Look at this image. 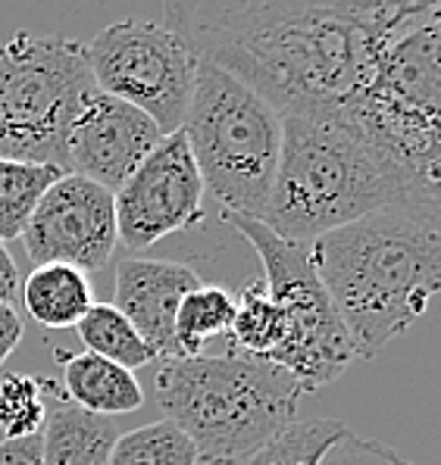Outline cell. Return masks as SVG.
I'll use <instances>...</instances> for the list:
<instances>
[{
    "instance_id": "1",
    "label": "cell",
    "mask_w": 441,
    "mask_h": 465,
    "mask_svg": "<svg viewBox=\"0 0 441 465\" xmlns=\"http://www.w3.org/2000/svg\"><path fill=\"white\" fill-rule=\"evenodd\" d=\"M419 4H169L163 25L197 60L226 69L279 116L345 110L369 84L379 50Z\"/></svg>"
},
{
    "instance_id": "2",
    "label": "cell",
    "mask_w": 441,
    "mask_h": 465,
    "mask_svg": "<svg viewBox=\"0 0 441 465\" xmlns=\"http://www.w3.org/2000/svg\"><path fill=\"white\" fill-rule=\"evenodd\" d=\"M310 262L345 322L354 360L426 316L441 284V200L373 213L307 244Z\"/></svg>"
},
{
    "instance_id": "3",
    "label": "cell",
    "mask_w": 441,
    "mask_h": 465,
    "mask_svg": "<svg viewBox=\"0 0 441 465\" xmlns=\"http://www.w3.org/2000/svg\"><path fill=\"white\" fill-rule=\"evenodd\" d=\"M432 197H438V182L401 166L341 110L288 113L260 222L282 241L310 244L373 213Z\"/></svg>"
},
{
    "instance_id": "4",
    "label": "cell",
    "mask_w": 441,
    "mask_h": 465,
    "mask_svg": "<svg viewBox=\"0 0 441 465\" xmlns=\"http://www.w3.org/2000/svg\"><path fill=\"white\" fill-rule=\"evenodd\" d=\"M154 384L160 410L204 465L251 460L295 425L304 397L286 369L241 353L163 360Z\"/></svg>"
},
{
    "instance_id": "5",
    "label": "cell",
    "mask_w": 441,
    "mask_h": 465,
    "mask_svg": "<svg viewBox=\"0 0 441 465\" xmlns=\"http://www.w3.org/2000/svg\"><path fill=\"white\" fill-rule=\"evenodd\" d=\"M179 132L226 213L263 219L282 150V116L226 69L197 60Z\"/></svg>"
},
{
    "instance_id": "6",
    "label": "cell",
    "mask_w": 441,
    "mask_h": 465,
    "mask_svg": "<svg viewBox=\"0 0 441 465\" xmlns=\"http://www.w3.org/2000/svg\"><path fill=\"white\" fill-rule=\"evenodd\" d=\"M438 100L441 4L419 0L379 50L369 84L341 113L401 166L438 182Z\"/></svg>"
},
{
    "instance_id": "7",
    "label": "cell",
    "mask_w": 441,
    "mask_h": 465,
    "mask_svg": "<svg viewBox=\"0 0 441 465\" xmlns=\"http://www.w3.org/2000/svg\"><path fill=\"white\" fill-rule=\"evenodd\" d=\"M97 94L85 45L63 35L16 32L0 45V160L63 172V144Z\"/></svg>"
},
{
    "instance_id": "8",
    "label": "cell",
    "mask_w": 441,
    "mask_h": 465,
    "mask_svg": "<svg viewBox=\"0 0 441 465\" xmlns=\"http://www.w3.org/2000/svg\"><path fill=\"white\" fill-rule=\"evenodd\" d=\"M223 219L260 256L266 294L286 316V343L269 362L286 369L301 393H313L345 375L354 362L351 338L313 269L307 244L282 241L257 219L232 213H223Z\"/></svg>"
},
{
    "instance_id": "9",
    "label": "cell",
    "mask_w": 441,
    "mask_h": 465,
    "mask_svg": "<svg viewBox=\"0 0 441 465\" xmlns=\"http://www.w3.org/2000/svg\"><path fill=\"white\" fill-rule=\"evenodd\" d=\"M97 91L151 116L163 134L179 132L195 88L197 56L179 35L151 19H119L85 45Z\"/></svg>"
},
{
    "instance_id": "10",
    "label": "cell",
    "mask_w": 441,
    "mask_h": 465,
    "mask_svg": "<svg viewBox=\"0 0 441 465\" xmlns=\"http://www.w3.org/2000/svg\"><path fill=\"white\" fill-rule=\"evenodd\" d=\"M204 191L185 134H166L113 194L116 238L129 250H151L166 234L191 232L207 216Z\"/></svg>"
},
{
    "instance_id": "11",
    "label": "cell",
    "mask_w": 441,
    "mask_h": 465,
    "mask_svg": "<svg viewBox=\"0 0 441 465\" xmlns=\"http://www.w3.org/2000/svg\"><path fill=\"white\" fill-rule=\"evenodd\" d=\"M19 238L32 266L63 262L85 275L101 272L116 247L113 194L88 178L63 172L41 194Z\"/></svg>"
},
{
    "instance_id": "12",
    "label": "cell",
    "mask_w": 441,
    "mask_h": 465,
    "mask_svg": "<svg viewBox=\"0 0 441 465\" xmlns=\"http://www.w3.org/2000/svg\"><path fill=\"white\" fill-rule=\"evenodd\" d=\"M166 134L151 116L110 94H91L63 144V172L82 175L116 194L125 178Z\"/></svg>"
},
{
    "instance_id": "13",
    "label": "cell",
    "mask_w": 441,
    "mask_h": 465,
    "mask_svg": "<svg viewBox=\"0 0 441 465\" xmlns=\"http://www.w3.org/2000/svg\"><path fill=\"white\" fill-rule=\"evenodd\" d=\"M197 284H204L201 275L185 262L129 256L116 262L113 306L132 322L154 360H182L175 347V312Z\"/></svg>"
},
{
    "instance_id": "14",
    "label": "cell",
    "mask_w": 441,
    "mask_h": 465,
    "mask_svg": "<svg viewBox=\"0 0 441 465\" xmlns=\"http://www.w3.org/2000/svg\"><path fill=\"white\" fill-rule=\"evenodd\" d=\"M56 362L63 366V388H66L63 397H69V403L91 416H125L145 403L138 378L116 362L101 360L88 350L75 356L56 353Z\"/></svg>"
},
{
    "instance_id": "15",
    "label": "cell",
    "mask_w": 441,
    "mask_h": 465,
    "mask_svg": "<svg viewBox=\"0 0 441 465\" xmlns=\"http://www.w3.org/2000/svg\"><path fill=\"white\" fill-rule=\"evenodd\" d=\"M116 428L110 419L78 410L66 397L41 428V465H110Z\"/></svg>"
},
{
    "instance_id": "16",
    "label": "cell",
    "mask_w": 441,
    "mask_h": 465,
    "mask_svg": "<svg viewBox=\"0 0 441 465\" xmlns=\"http://www.w3.org/2000/svg\"><path fill=\"white\" fill-rule=\"evenodd\" d=\"M19 294L28 316L45 328H75L85 312L97 303L88 275L63 262L35 266Z\"/></svg>"
},
{
    "instance_id": "17",
    "label": "cell",
    "mask_w": 441,
    "mask_h": 465,
    "mask_svg": "<svg viewBox=\"0 0 441 465\" xmlns=\"http://www.w3.org/2000/svg\"><path fill=\"white\" fill-rule=\"evenodd\" d=\"M226 338H229V353L266 362L286 343V316H282L279 303L266 294L263 282H251L235 297V319Z\"/></svg>"
},
{
    "instance_id": "18",
    "label": "cell",
    "mask_w": 441,
    "mask_h": 465,
    "mask_svg": "<svg viewBox=\"0 0 441 465\" xmlns=\"http://www.w3.org/2000/svg\"><path fill=\"white\" fill-rule=\"evenodd\" d=\"M85 350L101 360H110L123 369H141L154 360L151 347L141 341V334L132 328V322L123 316L113 303H95L75 325Z\"/></svg>"
},
{
    "instance_id": "19",
    "label": "cell",
    "mask_w": 441,
    "mask_h": 465,
    "mask_svg": "<svg viewBox=\"0 0 441 465\" xmlns=\"http://www.w3.org/2000/svg\"><path fill=\"white\" fill-rule=\"evenodd\" d=\"M235 319V294L219 284H197L182 297L175 312V347L182 356H197L213 338H226Z\"/></svg>"
},
{
    "instance_id": "20",
    "label": "cell",
    "mask_w": 441,
    "mask_h": 465,
    "mask_svg": "<svg viewBox=\"0 0 441 465\" xmlns=\"http://www.w3.org/2000/svg\"><path fill=\"white\" fill-rule=\"evenodd\" d=\"M56 166L0 160V241H16L41 194L60 178Z\"/></svg>"
},
{
    "instance_id": "21",
    "label": "cell",
    "mask_w": 441,
    "mask_h": 465,
    "mask_svg": "<svg viewBox=\"0 0 441 465\" xmlns=\"http://www.w3.org/2000/svg\"><path fill=\"white\" fill-rule=\"evenodd\" d=\"M110 465H197V453L179 428L163 419L116 438Z\"/></svg>"
},
{
    "instance_id": "22",
    "label": "cell",
    "mask_w": 441,
    "mask_h": 465,
    "mask_svg": "<svg viewBox=\"0 0 441 465\" xmlns=\"http://www.w3.org/2000/svg\"><path fill=\"white\" fill-rule=\"evenodd\" d=\"M345 431L347 425H341L338 419L295 421L241 465H319L326 450Z\"/></svg>"
},
{
    "instance_id": "23",
    "label": "cell",
    "mask_w": 441,
    "mask_h": 465,
    "mask_svg": "<svg viewBox=\"0 0 441 465\" xmlns=\"http://www.w3.org/2000/svg\"><path fill=\"white\" fill-rule=\"evenodd\" d=\"M45 381L23 371L0 378V431L4 438H32L45 428Z\"/></svg>"
},
{
    "instance_id": "24",
    "label": "cell",
    "mask_w": 441,
    "mask_h": 465,
    "mask_svg": "<svg viewBox=\"0 0 441 465\" xmlns=\"http://www.w3.org/2000/svg\"><path fill=\"white\" fill-rule=\"evenodd\" d=\"M319 465H416V462L404 460L388 443L360 438V434H354L351 428H347V431L326 450Z\"/></svg>"
},
{
    "instance_id": "25",
    "label": "cell",
    "mask_w": 441,
    "mask_h": 465,
    "mask_svg": "<svg viewBox=\"0 0 441 465\" xmlns=\"http://www.w3.org/2000/svg\"><path fill=\"white\" fill-rule=\"evenodd\" d=\"M0 465H41V434L0 440Z\"/></svg>"
},
{
    "instance_id": "26",
    "label": "cell",
    "mask_w": 441,
    "mask_h": 465,
    "mask_svg": "<svg viewBox=\"0 0 441 465\" xmlns=\"http://www.w3.org/2000/svg\"><path fill=\"white\" fill-rule=\"evenodd\" d=\"M23 316H19L13 306H0V366L13 356V350L23 341Z\"/></svg>"
},
{
    "instance_id": "27",
    "label": "cell",
    "mask_w": 441,
    "mask_h": 465,
    "mask_svg": "<svg viewBox=\"0 0 441 465\" xmlns=\"http://www.w3.org/2000/svg\"><path fill=\"white\" fill-rule=\"evenodd\" d=\"M19 269H16V260L13 253L6 250V244L0 241V306H13L16 310V297H19Z\"/></svg>"
}]
</instances>
